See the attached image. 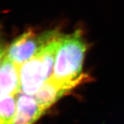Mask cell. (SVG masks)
<instances>
[{"label": "cell", "instance_id": "1", "mask_svg": "<svg viewBox=\"0 0 124 124\" xmlns=\"http://www.w3.org/2000/svg\"><path fill=\"white\" fill-rule=\"evenodd\" d=\"M87 44L79 31L62 36L58 45L53 73L50 79L72 90L88 79L82 74Z\"/></svg>", "mask_w": 124, "mask_h": 124}, {"label": "cell", "instance_id": "8", "mask_svg": "<svg viewBox=\"0 0 124 124\" xmlns=\"http://www.w3.org/2000/svg\"><path fill=\"white\" fill-rule=\"evenodd\" d=\"M6 47L5 44L3 43V41H1L0 40V62H1V59L4 57V55L6 54Z\"/></svg>", "mask_w": 124, "mask_h": 124}, {"label": "cell", "instance_id": "7", "mask_svg": "<svg viewBox=\"0 0 124 124\" xmlns=\"http://www.w3.org/2000/svg\"><path fill=\"white\" fill-rule=\"evenodd\" d=\"M15 95H8L0 99V120L6 124H11L17 108Z\"/></svg>", "mask_w": 124, "mask_h": 124}, {"label": "cell", "instance_id": "2", "mask_svg": "<svg viewBox=\"0 0 124 124\" xmlns=\"http://www.w3.org/2000/svg\"><path fill=\"white\" fill-rule=\"evenodd\" d=\"M54 39L30 60L19 66L20 89L28 95H35L53 76L59 39Z\"/></svg>", "mask_w": 124, "mask_h": 124}, {"label": "cell", "instance_id": "4", "mask_svg": "<svg viewBox=\"0 0 124 124\" xmlns=\"http://www.w3.org/2000/svg\"><path fill=\"white\" fill-rule=\"evenodd\" d=\"M44 111L34 97L21 93L17 97L16 112L11 124H33Z\"/></svg>", "mask_w": 124, "mask_h": 124}, {"label": "cell", "instance_id": "6", "mask_svg": "<svg viewBox=\"0 0 124 124\" xmlns=\"http://www.w3.org/2000/svg\"><path fill=\"white\" fill-rule=\"evenodd\" d=\"M70 90L64 85L50 79L41 87L34 97L40 106L46 110Z\"/></svg>", "mask_w": 124, "mask_h": 124}, {"label": "cell", "instance_id": "5", "mask_svg": "<svg viewBox=\"0 0 124 124\" xmlns=\"http://www.w3.org/2000/svg\"><path fill=\"white\" fill-rule=\"evenodd\" d=\"M19 66L6 57L0 65V99L20 90Z\"/></svg>", "mask_w": 124, "mask_h": 124}, {"label": "cell", "instance_id": "9", "mask_svg": "<svg viewBox=\"0 0 124 124\" xmlns=\"http://www.w3.org/2000/svg\"><path fill=\"white\" fill-rule=\"evenodd\" d=\"M0 124H4V122H2V121H1L0 120Z\"/></svg>", "mask_w": 124, "mask_h": 124}, {"label": "cell", "instance_id": "3", "mask_svg": "<svg viewBox=\"0 0 124 124\" xmlns=\"http://www.w3.org/2000/svg\"><path fill=\"white\" fill-rule=\"evenodd\" d=\"M61 36L57 31H49L36 34L28 31L19 36L6 50V57L17 66L35 57L40 50L54 39Z\"/></svg>", "mask_w": 124, "mask_h": 124}]
</instances>
